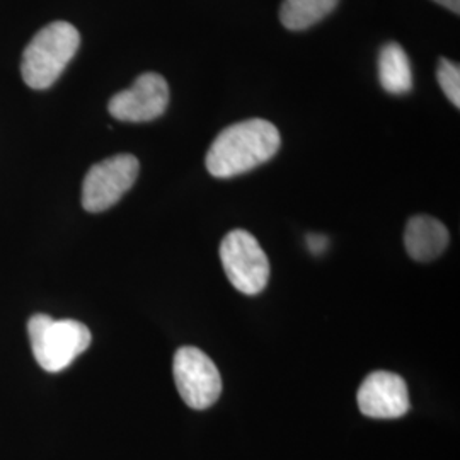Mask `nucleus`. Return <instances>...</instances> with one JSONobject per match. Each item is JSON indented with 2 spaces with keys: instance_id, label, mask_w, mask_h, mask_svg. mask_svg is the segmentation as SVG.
<instances>
[{
  "instance_id": "1",
  "label": "nucleus",
  "mask_w": 460,
  "mask_h": 460,
  "mask_svg": "<svg viewBox=\"0 0 460 460\" xmlns=\"http://www.w3.org/2000/svg\"><path fill=\"white\" fill-rule=\"evenodd\" d=\"M279 128L268 119L252 118L234 123L217 135L207 152V171L218 180H229L256 169L277 155Z\"/></svg>"
},
{
  "instance_id": "2",
  "label": "nucleus",
  "mask_w": 460,
  "mask_h": 460,
  "mask_svg": "<svg viewBox=\"0 0 460 460\" xmlns=\"http://www.w3.org/2000/svg\"><path fill=\"white\" fill-rule=\"evenodd\" d=\"M81 47V34L66 21H57L34 34L24 49L21 74L31 89H49L58 81Z\"/></svg>"
},
{
  "instance_id": "3",
  "label": "nucleus",
  "mask_w": 460,
  "mask_h": 460,
  "mask_svg": "<svg viewBox=\"0 0 460 460\" xmlns=\"http://www.w3.org/2000/svg\"><path fill=\"white\" fill-rule=\"evenodd\" d=\"M34 358L49 374L66 370L91 345V331L74 319H51L47 314H34L28 323Z\"/></svg>"
},
{
  "instance_id": "4",
  "label": "nucleus",
  "mask_w": 460,
  "mask_h": 460,
  "mask_svg": "<svg viewBox=\"0 0 460 460\" xmlns=\"http://www.w3.org/2000/svg\"><path fill=\"white\" fill-rule=\"evenodd\" d=\"M220 260L232 287L246 296L263 292L270 279V261L258 239L247 230H232L220 243Z\"/></svg>"
},
{
  "instance_id": "5",
  "label": "nucleus",
  "mask_w": 460,
  "mask_h": 460,
  "mask_svg": "<svg viewBox=\"0 0 460 460\" xmlns=\"http://www.w3.org/2000/svg\"><path fill=\"white\" fill-rule=\"evenodd\" d=\"M140 163L132 154H118L93 165L83 182V207L91 214L104 212L132 188Z\"/></svg>"
},
{
  "instance_id": "6",
  "label": "nucleus",
  "mask_w": 460,
  "mask_h": 460,
  "mask_svg": "<svg viewBox=\"0 0 460 460\" xmlns=\"http://www.w3.org/2000/svg\"><path fill=\"white\" fill-rule=\"evenodd\" d=\"M172 374L182 401L193 410H207L222 394V377L214 360L195 346H182L172 362Z\"/></svg>"
},
{
  "instance_id": "7",
  "label": "nucleus",
  "mask_w": 460,
  "mask_h": 460,
  "mask_svg": "<svg viewBox=\"0 0 460 460\" xmlns=\"http://www.w3.org/2000/svg\"><path fill=\"white\" fill-rule=\"evenodd\" d=\"M167 106V81L155 72H147L137 77L130 89L115 94L108 104V111L119 121L146 123L164 115Z\"/></svg>"
},
{
  "instance_id": "8",
  "label": "nucleus",
  "mask_w": 460,
  "mask_h": 460,
  "mask_svg": "<svg viewBox=\"0 0 460 460\" xmlns=\"http://www.w3.org/2000/svg\"><path fill=\"white\" fill-rule=\"evenodd\" d=\"M360 411L374 420H395L410 411V393L404 378L378 370L365 378L357 394Z\"/></svg>"
},
{
  "instance_id": "9",
  "label": "nucleus",
  "mask_w": 460,
  "mask_h": 460,
  "mask_svg": "<svg viewBox=\"0 0 460 460\" xmlns=\"http://www.w3.org/2000/svg\"><path fill=\"white\" fill-rule=\"evenodd\" d=\"M448 230L429 215H416L404 230V246L416 261H433L448 246Z\"/></svg>"
},
{
  "instance_id": "10",
  "label": "nucleus",
  "mask_w": 460,
  "mask_h": 460,
  "mask_svg": "<svg viewBox=\"0 0 460 460\" xmlns=\"http://www.w3.org/2000/svg\"><path fill=\"white\" fill-rule=\"evenodd\" d=\"M378 81L384 91L393 96L408 94L412 89V68L404 49L391 41L378 53Z\"/></svg>"
},
{
  "instance_id": "11",
  "label": "nucleus",
  "mask_w": 460,
  "mask_h": 460,
  "mask_svg": "<svg viewBox=\"0 0 460 460\" xmlns=\"http://www.w3.org/2000/svg\"><path fill=\"white\" fill-rule=\"evenodd\" d=\"M340 0H283L279 21L290 31H304L329 16Z\"/></svg>"
},
{
  "instance_id": "12",
  "label": "nucleus",
  "mask_w": 460,
  "mask_h": 460,
  "mask_svg": "<svg viewBox=\"0 0 460 460\" xmlns=\"http://www.w3.org/2000/svg\"><path fill=\"white\" fill-rule=\"evenodd\" d=\"M437 79L448 101L460 108V68L448 58H440L437 68Z\"/></svg>"
},
{
  "instance_id": "13",
  "label": "nucleus",
  "mask_w": 460,
  "mask_h": 460,
  "mask_svg": "<svg viewBox=\"0 0 460 460\" xmlns=\"http://www.w3.org/2000/svg\"><path fill=\"white\" fill-rule=\"evenodd\" d=\"M307 244H309V249L313 251L314 254H321L328 247V239L321 234H317V235L314 234V235L307 237Z\"/></svg>"
},
{
  "instance_id": "14",
  "label": "nucleus",
  "mask_w": 460,
  "mask_h": 460,
  "mask_svg": "<svg viewBox=\"0 0 460 460\" xmlns=\"http://www.w3.org/2000/svg\"><path fill=\"white\" fill-rule=\"evenodd\" d=\"M433 2L444 5L445 9L452 11L454 14H459L460 13V0H433Z\"/></svg>"
}]
</instances>
